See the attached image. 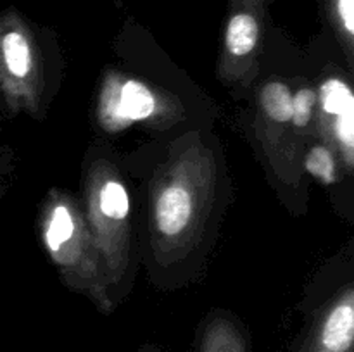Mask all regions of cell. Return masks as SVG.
<instances>
[{
	"label": "cell",
	"mask_w": 354,
	"mask_h": 352,
	"mask_svg": "<svg viewBox=\"0 0 354 352\" xmlns=\"http://www.w3.org/2000/svg\"><path fill=\"white\" fill-rule=\"evenodd\" d=\"M106 107L113 128H123L131 121L147 119L154 110L156 100L144 83L128 79L118 92H109Z\"/></svg>",
	"instance_id": "cell-1"
},
{
	"label": "cell",
	"mask_w": 354,
	"mask_h": 352,
	"mask_svg": "<svg viewBox=\"0 0 354 352\" xmlns=\"http://www.w3.org/2000/svg\"><path fill=\"white\" fill-rule=\"evenodd\" d=\"M2 55L12 76L26 75L31 66V47L28 38L19 30H9L2 37Z\"/></svg>",
	"instance_id": "cell-4"
},
{
	"label": "cell",
	"mask_w": 354,
	"mask_h": 352,
	"mask_svg": "<svg viewBox=\"0 0 354 352\" xmlns=\"http://www.w3.org/2000/svg\"><path fill=\"white\" fill-rule=\"evenodd\" d=\"M192 216V197L183 186H169L156 204V223L161 233L173 237L185 230Z\"/></svg>",
	"instance_id": "cell-2"
},
{
	"label": "cell",
	"mask_w": 354,
	"mask_h": 352,
	"mask_svg": "<svg viewBox=\"0 0 354 352\" xmlns=\"http://www.w3.org/2000/svg\"><path fill=\"white\" fill-rule=\"evenodd\" d=\"M342 33L351 40L354 35V0H328Z\"/></svg>",
	"instance_id": "cell-11"
},
{
	"label": "cell",
	"mask_w": 354,
	"mask_h": 352,
	"mask_svg": "<svg viewBox=\"0 0 354 352\" xmlns=\"http://www.w3.org/2000/svg\"><path fill=\"white\" fill-rule=\"evenodd\" d=\"M315 104H317V93L310 88H303L292 95V121L296 126H308L313 116Z\"/></svg>",
	"instance_id": "cell-10"
},
{
	"label": "cell",
	"mask_w": 354,
	"mask_h": 352,
	"mask_svg": "<svg viewBox=\"0 0 354 352\" xmlns=\"http://www.w3.org/2000/svg\"><path fill=\"white\" fill-rule=\"evenodd\" d=\"M304 164H306L308 171L320 182L327 183V185L335 182V161L328 148L322 147V145L313 147L308 152Z\"/></svg>",
	"instance_id": "cell-9"
},
{
	"label": "cell",
	"mask_w": 354,
	"mask_h": 352,
	"mask_svg": "<svg viewBox=\"0 0 354 352\" xmlns=\"http://www.w3.org/2000/svg\"><path fill=\"white\" fill-rule=\"evenodd\" d=\"M73 235H75V221H73L71 213L62 204L55 206L45 228V244L48 251L57 252Z\"/></svg>",
	"instance_id": "cell-7"
},
{
	"label": "cell",
	"mask_w": 354,
	"mask_h": 352,
	"mask_svg": "<svg viewBox=\"0 0 354 352\" xmlns=\"http://www.w3.org/2000/svg\"><path fill=\"white\" fill-rule=\"evenodd\" d=\"M320 104L324 113L332 114L335 117L354 114V97L348 83L342 79L332 78L322 85Z\"/></svg>",
	"instance_id": "cell-5"
},
{
	"label": "cell",
	"mask_w": 354,
	"mask_h": 352,
	"mask_svg": "<svg viewBox=\"0 0 354 352\" xmlns=\"http://www.w3.org/2000/svg\"><path fill=\"white\" fill-rule=\"evenodd\" d=\"M354 338V307L351 295L330 311L322 328L320 342L327 352H349Z\"/></svg>",
	"instance_id": "cell-3"
},
{
	"label": "cell",
	"mask_w": 354,
	"mask_h": 352,
	"mask_svg": "<svg viewBox=\"0 0 354 352\" xmlns=\"http://www.w3.org/2000/svg\"><path fill=\"white\" fill-rule=\"evenodd\" d=\"M100 211L113 219H124L130 213V199L124 186L118 182H107L100 190Z\"/></svg>",
	"instance_id": "cell-8"
},
{
	"label": "cell",
	"mask_w": 354,
	"mask_h": 352,
	"mask_svg": "<svg viewBox=\"0 0 354 352\" xmlns=\"http://www.w3.org/2000/svg\"><path fill=\"white\" fill-rule=\"evenodd\" d=\"M261 106L265 113L279 123H287L292 117V93L289 86L280 81H272L263 86Z\"/></svg>",
	"instance_id": "cell-6"
}]
</instances>
